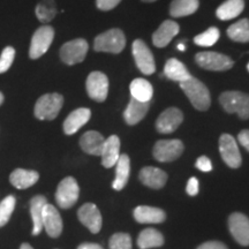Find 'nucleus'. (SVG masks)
<instances>
[{
  "instance_id": "f8f14e48",
  "label": "nucleus",
  "mask_w": 249,
  "mask_h": 249,
  "mask_svg": "<svg viewBox=\"0 0 249 249\" xmlns=\"http://www.w3.org/2000/svg\"><path fill=\"white\" fill-rule=\"evenodd\" d=\"M87 92L89 97L96 102H104L108 93V79L102 71H92L86 82Z\"/></svg>"
},
{
  "instance_id": "37998d69",
  "label": "nucleus",
  "mask_w": 249,
  "mask_h": 249,
  "mask_svg": "<svg viewBox=\"0 0 249 249\" xmlns=\"http://www.w3.org/2000/svg\"><path fill=\"white\" fill-rule=\"evenodd\" d=\"M77 249H103L102 246L97 244H91V242H86V244L80 245Z\"/></svg>"
},
{
  "instance_id": "ddd939ff",
  "label": "nucleus",
  "mask_w": 249,
  "mask_h": 249,
  "mask_svg": "<svg viewBox=\"0 0 249 249\" xmlns=\"http://www.w3.org/2000/svg\"><path fill=\"white\" fill-rule=\"evenodd\" d=\"M229 229L235 241L249 246V218L241 213H233L229 218Z\"/></svg>"
},
{
  "instance_id": "c85d7f7f",
  "label": "nucleus",
  "mask_w": 249,
  "mask_h": 249,
  "mask_svg": "<svg viewBox=\"0 0 249 249\" xmlns=\"http://www.w3.org/2000/svg\"><path fill=\"white\" fill-rule=\"evenodd\" d=\"M132 98L140 102H150L154 95L151 83L144 79H135L129 86Z\"/></svg>"
},
{
  "instance_id": "c756f323",
  "label": "nucleus",
  "mask_w": 249,
  "mask_h": 249,
  "mask_svg": "<svg viewBox=\"0 0 249 249\" xmlns=\"http://www.w3.org/2000/svg\"><path fill=\"white\" fill-rule=\"evenodd\" d=\"M164 245V236L155 229H145L139 234L138 246L140 249L161 247Z\"/></svg>"
},
{
  "instance_id": "f03ea898",
  "label": "nucleus",
  "mask_w": 249,
  "mask_h": 249,
  "mask_svg": "<svg viewBox=\"0 0 249 249\" xmlns=\"http://www.w3.org/2000/svg\"><path fill=\"white\" fill-rule=\"evenodd\" d=\"M126 46V37L123 30L113 28L101 34L93 40V50L97 52L120 53Z\"/></svg>"
},
{
  "instance_id": "412c9836",
  "label": "nucleus",
  "mask_w": 249,
  "mask_h": 249,
  "mask_svg": "<svg viewBox=\"0 0 249 249\" xmlns=\"http://www.w3.org/2000/svg\"><path fill=\"white\" fill-rule=\"evenodd\" d=\"M140 180L143 185L152 189L163 188L167 181V174L163 170L154 166L143 167L140 172Z\"/></svg>"
},
{
  "instance_id": "4be33fe9",
  "label": "nucleus",
  "mask_w": 249,
  "mask_h": 249,
  "mask_svg": "<svg viewBox=\"0 0 249 249\" xmlns=\"http://www.w3.org/2000/svg\"><path fill=\"white\" fill-rule=\"evenodd\" d=\"M134 218L140 224H160L166 218V214L160 208L140 205L134 210Z\"/></svg>"
},
{
  "instance_id": "a18cd8bd",
  "label": "nucleus",
  "mask_w": 249,
  "mask_h": 249,
  "mask_svg": "<svg viewBox=\"0 0 249 249\" xmlns=\"http://www.w3.org/2000/svg\"><path fill=\"white\" fill-rule=\"evenodd\" d=\"M177 48H178L180 51H185V50H186V46H185V44H183V43H179Z\"/></svg>"
},
{
  "instance_id": "f3484780",
  "label": "nucleus",
  "mask_w": 249,
  "mask_h": 249,
  "mask_svg": "<svg viewBox=\"0 0 249 249\" xmlns=\"http://www.w3.org/2000/svg\"><path fill=\"white\" fill-rule=\"evenodd\" d=\"M180 26L172 20H166L152 35V43L157 48H165L179 34Z\"/></svg>"
},
{
  "instance_id": "0eeeda50",
  "label": "nucleus",
  "mask_w": 249,
  "mask_h": 249,
  "mask_svg": "<svg viewBox=\"0 0 249 249\" xmlns=\"http://www.w3.org/2000/svg\"><path fill=\"white\" fill-rule=\"evenodd\" d=\"M54 38V29L51 26L39 27L33 35L29 49V57L38 59L48 52Z\"/></svg>"
},
{
  "instance_id": "5701e85b",
  "label": "nucleus",
  "mask_w": 249,
  "mask_h": 249,
  "mask_svg": "<svg viewBox=\"0 0 249 249\" xmlns=\"http://www.w3.org/2000/svg\"><path fill=\"white\" fill-rule=\"evenodd\" d=\"M149 107H150V102H140L132 98L128 107L124 112V121L130 126L139 124L143 118L147 116Z\"/></svg>"
},
{
  "instance_id": "f257e3e1",
  "label": "nucleus",
  "mask_w": 249,
  "mask_h": 249,
  "mask_svg": "<svg viewBox=\"0 0 249 249\" xmlns=\"http://www.w3.org/2000/svg\"><path fill=\"white\" fill-rule=\"evenodd\" d=\"M180 87L196 110L207 111L210 107V92L204 83L201 82L200 80L191 76L186 81L180 82Z\"/></svg>"
},
{
  "instance_id": "20e7f679",
  "label": "nucleus",
  "mask_w": 249,
  "mask_h": 249,
  "mask_svg": "<svg viewBox=\"0 0 249 249\" xmlns=\"http://www.w3.org/2000/svg\"><path fill=\"white\" fill-rule=\"evenodd\" d=\"M62 105H64V97L60 93H46L37 99L34 113L39 120H53L58 117Z\"/></svg>"
},
{
  "instance_id": "393cba45",
  "label": "nucleus",
  "mask_w": 249,
  "mask_h": 249,
  "mask_svg": "<svg viewBox=\"0 0 249 249\" xmlns=\"http://www.w3.org/2000/svg\"><path fill=\"white\" fill-rule=\"evenodd\" d=\"M48 203L45 196L36 195L30 201V213L33 218V235H38L43 231V209Z\"/></svg>"
},
{
  "instance_id": "7c9ffc66",
  "label": "nucleus",
  "mask_w": 249,
  "mask_h": 249,
  "mask_svg": "<svg viewBox=\"0 0 249 249\" xmlns=\"http://www.w3.org/2000/svg\"><path fill=\"white\" fill-rule=\"evenodd\" d=\"M198 5V0H173L170 6V14L173 18L188 17L197 11Z\"/></svg>"
},
{
  "instance_id": "bb28decb",
  "label": "nucleus",
  "mask_w": 249,
  "mask_h": 249,
  "mask_svg": "<svg viewBox=\"0 0 249 249\" xmlns=\"http://www.w3.org/2000/svg\"><path fill=\"white\" fill-rule=\"evenodd\" d=\"M164 75L167 79L174 81V82H182L189 79L192 75L185 67V65L181 61L176 58H171L166 61L164 67Z\"/></svg>"
},
{
  "instance_id": "f704fd0d",
  "label": "nucleus",
  "mask_w": 249,
  "mask_h": 249,
  "mask_svg": "<svg viewBox=\"0 0 249 249\" xmlns=\"http://www.w3.org/2000/svg\"><path fill=\"white\" fill-rule=\"evenodd\" d=\"M219 30L216 27H210L209 29L205 30L204 33L198 34L197 36H195L194 42L196 45L198 46H205V48H209L213 46L214 43L217 42L219 38Z\"/></svg>"
},
{
  "instance_id": "a19ab883",
  "label": "nucleus",
  "mask_w": 249,
  "mask_h": 249,
  "mask_svg": "<svg viewBox=\"0 0 249 249\" xmlns=\"http://www.w3.org/2000/svg\"><path fill=\"white\" fill-rule=\"evenodd\" d=\"M197 249H229L223 242L219 241H208L201 245Z\"/></svg>"
},
{
  "instance_id": "a211bd4d",
  "label": "nucleus",
  "mask_w": 249,
  "mask_h": 249,
  "mask_svg": "<svg viewBox=\"0 0 249 249\" xmlns=\"http://www.w3.org/2000/svg\"><path fill=\"white\" fill-rule=\"evenodd\" d=\"M91 117V111L89 108L80 107L74 110L64 121V132L66 135H73L79 132L81 127L88 123Z\"/></svg>"
},
{
  "instance_id": "c9c22d12",
  "label": "nucleus",
  "mask_w": 249,
  "mask_h": 249,
  "mask_svg": "<svg viewBox=\"0 0 249 249\" xmlns=\"http://www.w3.org/2000/svg\"><path fill=\"white\" fill-rule=\"evenodd\" d=\"M110 249H132V238L127 233H116L110 238Z\"/></svg>"
},
{
  "instance_id": "58836bf2",
  "label": "nucleus",
  "mask_w": 249,
  "mask_h": 249,
  "mask_svg": "<svg viewBox=\"0 0 249 249\" xmlns=\"http://www.w3.org/2000/svg\"><path fill=\"white\" fill-rule=\"evenodd\" d=\"M196 167L202 172H210L213 170V164L211 160L207 156H201L197 160H196Z\"/></svg>"
},
{
  "instance_id": "1a4fd4ad",
  "label": "nucleus",
  "mask_w": 249,
  "mask_h": 249,
  "mask_svg": "<svg viewBox=\"0 0 249 249\" xmlns=\"http://www.w3.org/2000/svg\"><path fill=\"white\" fill-rule=\"evenodd\" d=\"M183 143L180 140H160L154 147V157L161 163L178 160L183 152Z\"/></svg>"
},
{
  "instance_id": "a878e982",
  "label": "nucleus",
  "mask_w": 249,
  "mask_h": 249,
  "mask_svg": "<svg viewBox=\"0 0 249 249\" xmlns=\"http://www.w3.org/2000/svg\"><path fill=\"white\" fill-rule=\"evenodd\" d=\"M130 173V160L126 154L120 155L119 160L116 164V179L112 182V187L116 191H123L126 187L129 179Z\"/></svg>"
},
{
  "instance_id": "09e8293b",
  "label": "nucleus",
  "mask_w": 249,
  "mask_h": 249,
  "mask_svg": "<svg viewBox=\"0 0 249 249\" xmlns=\"http://www.w3.org/2000/svg\"><path fill=\"white\" fill-rule=\"evenodd\" d=\"M247 68H248V71H249V64H248V66H247Z\"/></svg>"
},
{
  "instance_id": "423d86ee",
  "label": "nucleus",
  "mask_w": 249,
  "mask_h": 249,
  "mask_svg": "<svg viewBox=\"0 0 249 249\" xmlns=\"http://www.w3.org/2000/svg\"><path fill=\"white\" fill-rule=\"evenodd\" d=\"M195 61L203 70L213 71H229L234 65L231 58L218 52H198L195 55Z\"/></svg>"
},
{
  "instance_id": "2f4dec72",
  "label": "nucleus",
  "mask_w": 249,
  "mask_h": 249,
  "mask_svg": "<svg viewBox=\"0 0 249 249\" xmlns=\"http://www.w3.org/2000/svg\"><path fill=\"white\" fill-rule=\"evenodd\" d=\"M227 36L238 43L249 42V20L242 18L238 22L233 23L227 29Z\"/></svg>"
},
{
  "instance_id": "473e14b6",
  "label": "nucleus",
  "mask_w": 249,
  "mask_h": 249,
  "mask_svg": "<svg viewBox=\"0 0 249 249\" xmlns=\"http://www.w3.org/2000/svg\"><path fill=\"white\" fill-rule=\"evenodd\" d=\"M36 17L42 23H49L55 18L58 11L54 0H42L35 8Z\"/></svg>"
},
{
  "instance_id": "79ce46f5",
  "label": "nucleus",
  "mask_w": 249,
  "mask_h": 249,
  "mask_svg": "<svg viewBox=\"0 0 249 249\" xmlns=\"http://www.w3.org/2000/svg\"><path fill=\"white\" fill-rule=\"evenodd\" d=\"M238 140L242 147H244L247 151H249V129H244L242 132L239 133Z\"/></svg>"
},
{
  "instance_id": "9d476101",
  "label": "nucleus",
  "mask_w": 249,
  "mask_h": 249,
  "mask_svg": "<svg viewBox=\"0 0 249 249\" xmlns=\"http://www.w3.org/2000/svg\"><path fill=\"white\" fill-rule=\"evenodd\" d=\"M133 55L135 59L136 66L145 75H151L156 71L155 58L148 45L141 39H136L133 43Z\"/></svg>"
},
{
  "instance_id": "e433bc0d",
  "label": "nucleus",
  "mask_w": 249,
  "mask_h": 249,
  "mask_svg": "<svg viewBox=\"0 0 249 249\" xmlns=\"http://www.w3.org/2000/svg\"><path fill=\"white\" fill-rule=\"evenodd\" d=\"M15 58V50L12 46H7L2 50L1 55H0V74L6 73L9 68H11L12 64H13Z\"/></svg>"
},
{
  "instance_id": "4c0bfd02",
  "label": "nucleus",
  "mask_w": 249,
  "mask_h": 249,
  "mask_svg": "<svg viewBox=\"0 0 249 249\" xmlns=\"http://www.w3.org/2000/svg\"><path fill=\"white\" fill-rule=\"evenodd\" d=\"M121 0H96L97 8L101 11H111L120 4Z\"/></svg>"
},
{
  "instance_id": "b1692460",
  "label": "nucleus",
  "mask_w": 249,
  "mask_h": 249,
  "mask_svg": "<svg viewBox=\"0 0 249 249\" xmlns=\"http://www.w3.org/2000/svg\"><path fill=\"white\" fill-rule=\"evenodd\" d=\"M39 173L33 170L17 169L9 176V181L18 189H27L38 181Z\"/></svg>"
},
{
  "instance_id": "2eb2a0df",
  "label": "nucleus",
  "mask_w": 249,
  "mask_h": 249,
  "mask_svg": "<svg viewBox=\"0 0 249 249\" xmlns=\"http://www.w3.org/2000/svg\"><path fill=\"white\" fill-rule=\"evenodd\" d=\"M183 120L182 112L177 107H170L161 112L156 121V128L161 134L176 132Z\"/></svg>"
},
{
  "instance_id": "aec40b11",
  "label": "nucleus",
  "mask_w": 249,
  "mask_h": 249,
  "mask_svg": "<svg viewBox=\"0 0 249 249\" xmlns=\"http://www.w3.org/2000/svg\"><path fill=\"white\" fill-rule=\"evenodd\" d=\"M105 139L101 133L96 130H89L83 134L80 139V147L86 154L92 156H101L104 147Z\"/></svg>"
},
{
  "instance_id": "6e6552de",
  "label": "nucleus",
  "mask_w": 249,
  "mask_h": 249,
  "mask_svg": "<svg viewBox=\"0 0 249 249\" xmlns=\"http://www.w3.org/2000/svg\"><path fill=\"white\" fill-rule=\"evenodd\" d=\"M88 42L83 38L73 39L71 42L65 43L60 49V58L62 62L66 65H76L85 60L88 53Z\"/></svg>"
},
{
  "instance_id": "49530a36",
  "label": "nucleus",
  "mask_w": 249,
  "mask_h": 249,
  "mask_svg": "<svg viewBox=\"0 0 249 249\" xmlns=\"http://www.w3.org/2000/svg\"><path fill=\"white\" fill-rule=\"evenodd\" d=\"M2 103H4V95H2V93L0 92V105H1Z\"/></svg>"
},
{
  "instance_id": "6ab92c4d",
  "label": "nucleus",
  "mask_w": 249,
  "mask_h": 249,
  "mask_svg": "<svg viewBox=\"0 0 249 249\" xmlns=\"http://www.w3.org/2000/svg\"><path fill=\"white\" fill-rule=\"evenodd\" d=\"M102 165L107 169L116 166L120 157V139L117 135H111L105 139L104 147L102 151Z\"/></svg>"
},
{
  "instance_id": "39448f33",
  "label": "nucleus",
  "mask_w": 249,
  "mask_h": 249,
  "mask_svg": "<svg viewBox=\"0 0 249 249\" xmlns=\"http://www.w3.org/2000/svg\"><path fill=\"white\" fill-rule=\"evenodd\" d=\"M80 188L73 177H67L58 185L55 201L61 209H70L79 200Z\"/></svg>"
},
{
  "instance_id": "cd10ccee",
  "label": "nucleus",
  "mask_w": 249,
  "mask_h": 249,
  "mask_svg": "<svg viewBox=\"0 0 249 249\" xmlns=\"http://www.w3.org/2000/svg\"><path fill=\"white\" fill-rule=\"evenodd\" d=\"M245 8L244 0H226L217 8L216 15L219 20L227 21L239 17Z\"/></svg>"
},
{
  "instance_id": "4468645a",
  "label": "nucleus",
  "mask_w": 249,
  "mask_h": 249,
  "mask_svg": "<svg viewBox=\"0 0 249 249\" xmlns=\"http://www.w3.org/2000/svg\"><path fill=\"white\" fill-rule=\"evenodd\" d=\"M77 217L80 222L93 234H97L101 231L103 225L102 213L93 203L83 204L77 211Z\"/></svg>"
},
{
  "instance_id": "72a5a7b5",
  "label": "nucleus",
  "mask_w": 249,
  "mask_h": 249,
  "mask_svg": "<svg viewBox=\"0 0 249 249\" xmlns=\"http://www.w3.org/2000/svg\"><path fill=\"white\" fill-rule=\"evenodd\" d=\"M15 203H17V200L13 195L6 196L4 200L0 202V227L5 226L9 222L15 209Z\"/></svg>"
},
{
  "instance_id": "c03bdc74",
  "label": "nucleus",
  "mask_w": 249,
  "mask_h": 249,
  "mask_svg": "<svg viewBox=\"0 0 249 249\" xmlns=\"http://www.w3.org/2000/svg\"><path fill=\"white\" fill-rule=\"evenodd\" d=\"M20 249H34V248L31 247L29 244H22V245H21Z\"/></svg>"
},
{
  "instance_id": "ea45409f",
  "label": "nucleus",
  "mask_w": 249,
  "mask_h": 249,
  "mask_svg": "<svg viewBox=\"0 0 249 249\" xmlns=\"http://www.w3.org/2000/svg\"><path fill=\"white\" fill-rule=\"evenodd\" d=\"M186 192L188 193V194L191 196L197 195V193H198V180L194 178V177L189 179L188 182H187Z\"/></svg>"
},
{
  "instance_id": "7ed1b4c3",
  "label": "nucleus",
  "mask_w": 249,
  "mask_h": 249,
  "mask_svg": "<svg viewBox=\"0 0 249 249\" xmlns=\"http://www.w3.org/2000/svg\"><path fill=\"white\" fill-rule=\"evenodd\" d=\"M219 103L227 113H236L242 120L249 119V95L241 91H225Z\"/></svg>"
},
{
  "instance_id": "dca6fc26",
  "label": "nucleus",
  "mask_w": 249,
  "mask_h": 249,
  "mask_svg": "<svg viewBox=\"0 0 249 249\" xmlns=\"http://www.w3.org/2000/svg\"><path fill=\"white\" fill-rule=\"evenodd\" d=\"M43 229L45 230L49 236L58 238L62 232V219L60 213L54 205L46 203L43 209Z\"/></svg>"
},
{
  "instance_id": "9b49d317",
  "label": "nucleus",
  "mask_w": 249,
  "mask_h": 249,
  "mask_svg": "<svg viewBox=\"0 0 249 249\" xmlns=\"http://www.w3.org/2000/svg\"><path fill=\"white\" fill-rule=\"evenodd\" d=\"M219 151L223 160L231 169H238L242 163V158L235 139L230 134H223L219 139Z\"/></svg>"
},
{
  "instance_id": "de8ad7c7",
  "label": "nucleus",
  "mask_w": 249,
  "mask_h": 249,
  "mask_svg": "<svg viewBox=\"0 0 249 249\" xmlns=\"http://www.w3.org/2000/svg\"><path fill=\"white\" fill-rule=\"evenodd\" d=\"M142 1H144V2H154V1H157V0H142Z\"/></svg>"
}]
</instances>
